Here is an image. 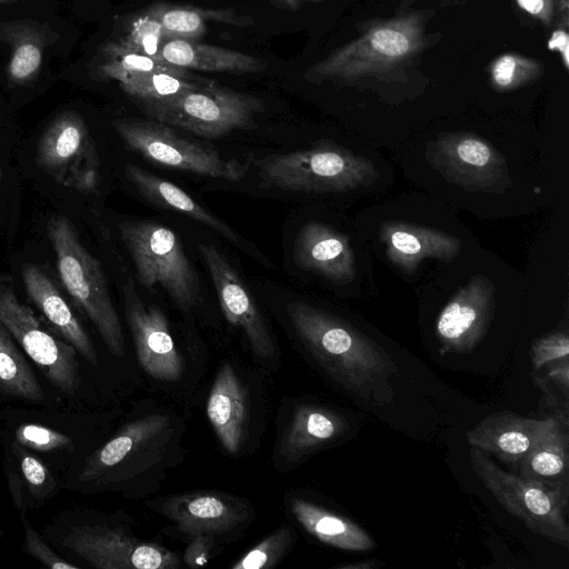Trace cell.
Here are the masks:
<instances>
[{"mask_svg": "<svg viewBox=\"0 0 569 569\" xmlns=\"http://www.w3.org/2000/svg\"><path fill=\"white\" fill-rule=\"evenodd\" d=\"M259 177L269 186L307 193L357 189L378 176L366 158L335 144H318L257 162Z\"/></svg>", "mask_w": 569, "mask_h": 569, "instance_id": "obj_6", "label": "cell"}, {"mask_svg": "<svg viewBox=\"0 0 569 569\" xmlns=\"http://www.w3.org/2000/svg\"><path fill=\"white\" fill-rule=\"evenodd\" d=\"M136 102L151 119L208 139L256 127V117L264 110L262 99L214 81L164 100Z\"/></svg>", "mask_w": 569, "mask_h": 569, "instance_id": "obj_5", "label": "cell"}, {"mask_svg": "<svg viewBox=\"0 0 569 569\" xmlns=\"http://www.w3.org/2000/svg\"><path fill=\"white\" fill-rule=\"evenodd\" d=\"M124 316L130 328L137 359L143 371L162 381H174L182 361L170 335L166 316L157 306L147 305L132 279L122 287Z\"/></svg>", "mask_w": 569, "mask_h": 569, "instance_id": "obj_12", "label": "cell"}, {"mask_svg": "<svg viewBox=\"0 0 569 569\" xmlns=\"http://www.w3.org/2000/svg\"><path fill=\"white\" fill-rule=\"evenodd\" d=\"M379 237L388 259L405 273H415L427 258L453 259L461 242L457 237L440 230L400 221H387L380 227Z\"/></svg>", "mask_w": 569, "mask_h": 569, "instance_id": "obj_20", "label": "cell"}, {"mask_svg": "<svg viewBox=\"0 0 569 569\" xmlns=\"http://www.w3.org/2000/svg\"><path fill=\"white\" fill-rule=\"evenodd\" d=\"M16 440L22 447L39 451H52L70 446L71 439L61 432L44 426L27 423L16 430Z\"/></svg>", "mask_w": 569, "mask_h": 569, "instance_id": "obj_36", "label": "cell"}, {"mask_svg": "<svg viewBox=\"0 0 569 569\" xmlns=\"http://www.w3.org/2000/svg\"><path fill=\"white\" fill-rule=\"evenodd\" d=\"M118 230L142 287L160 286L182 311L199 303L198 274L173 230L149 220H126Z\"/></svg>", "mask_w": 569, "mask_h": 569, "instance_id": "obj_3", "label": "cell"}, {"mask_svg": "<svg viewBox=\"0 0 569 569\" xmlns=\"http://www.w3.org/2000/svg\"><path fill=\"white\" fill-rule=\"evenodd\" d=\"M12 453L17 457L20 472L34 496H44L52 489V479L46 465L22 446H12Z\"/></svg>", "mask_w": 569, "mask_h": 569, "instance_id": "obj_37", "label": "cell"}, {"mask_svg": "<svg viewBox=\"0 0 569 569\" xmlns=\"http://www.w3.org/2000/svg\"><path fill=\"white\" fill-rule=\"evenodd\" d=\"M279 1L290 8H296L299 3V0H279Z\"/></svg>", "mask_w": 569, "mask_h": 569, "instance_id": "obj_45", "label": "cell"}, {"mask_svg": "<svg viewBox=\"0 0 569 569\" xmlns=\"http://www.w3.org/2000/svg\"><path fill=\"white\" fill-rule=\"evenodd\" d=\"M160 20L168 40H194L202 37L207 22H220L237 27L253 23L250 16L239 14L233 9H207L192 6H170L159 2Z\"/></svg>", "mask_w": 569, "mask_h": 569, "instance_id": "obj_28", "label": "cell"}, {"mask_svg": "<svg viewBox=\"0 0 569 569\" xmlns=\"http://www.w3.org/2000/svg\"><path fill=\"white\" fill-rule=\"evenodd\" d=\"M292 543V530L288 527H281L258 545L248 550L232 569H262L273 567L288 551Z\"/></svg>", "mask_w": 569, "mask_h": 569, "instance_id": "obj_34", "label": "cell"}, {"mask_svg": "<svg viewBox=\"0 0 569 569\" xmlns=\"http://www.w3.org/2000/svg\"><path fill=\"white\" fill-rule=\"evenodd\" d=\"M568 34L561 30L553 32L549 41L550 49L560 50L565 58V64L568 67Z\"/></svg>", "mask_w": 569, "mask_h": 569, "instance_id": "obj_43", "label": "cell"}, {"mask_svg": "<svg viewBox=\"0 0 569 569\" xmlns=\"http://www.w3.org/2000/svg\"><path fill=\"white\" fill-rule=\"evenodd\" d=\"M37 163L57 182L92 191L99 181V158L82 117L72 110L57 114L40 137Z\"/></svg>", "mask_w": 569, "mask_h": 569, "instance_id": "obj_8", "label": "cell"}, {"mask_svg": "<svg viewBox=\"0 0 569 569\" xmlns=\"http://www.w3.org/2000/svg\"><path fill=\"white\" fill-rule=\"evenodd\" d=\"M290 509L297 521L322 543L346 551H369L376 547L369 533L350 519L310 501L295 498Z\"/></svg>", "mask_w": 569, "mask_h": 569, "instance_id": "obj_27", "label": "cell"}, {"mask_svg": "<svg viewBox=\"0 0 569 569\" xmlns=\"http://www.w3.org/2000/svg\"><path fill=\"white\" fill-rule=\"evenodd\" d=\"M27 551L43 566L52 569H77L78 566L66 561L53 552L38 536L28 519L21 517Z\"/></svg>", "mask_w": 569, "mask_h": 569, "instance_id": "obj_39", "label": "cell"}, {"mask_svg": "<svg viewBox=\"0 0 569 569\" xmlns=\"http://www.w3.org/2000/svg\"><path fill=\"white\" fill-rule=\"evenodd\" d=\"M123 173L128 181L149 202L188 216L221 234L239 249L254 257L260 263L270 267V261L250 241L173 182L132 163L124 166Z\"/></svg>", "mask_w": 569, "mask_h": 569, "instance_id": "obj_17", "label": "cell"}, {"mask_svg": "<svg viewBox=\"0 0 569 569\" xmlns=\"http://www.w3.org/2000/svg\"><path fill=\"white\" fill-rule=\"evenodd\" d=\"M166 41L168 39L161 24L159 3H154L129 18L119 38L111 42L124 50L161 60L159 51Z\"/></svg>", "mask_w": 569, "mask_h": 569, "instance_id": "obj_32", "label": "cell"}, {"mask_svg": "<svg viewBox=\"0 0 569 569\" xmlns=\"http://www.w3.org/2000/svg\"><path fill=\"white\" fill-rule=\"evenodd\" d=\"M207 416L222 447L231 455L238 453L248 431V407L244 389L230 363H223L216 376Z\"/></svg>", "mask_w": 569, "mask_h": 569, "instance_id": "obj_22", "label": "cell"}, {"mask_svg": "<svg viewBox=\"0 0 569 569\" xmlns=\"http://www.w3.org/2000/svg\"><path fill=\"white\" fill-rule=\"evenodd\" d=\"M469 457L475 473L505 510L531 532L569 547V486L549 487L508 472L476 447H470Z\"/></svg>", "mask_w": 569, "mask_h": 569, "instance_id": "obj_4", "label": "cell"}, {"mask_svg": "<svg viewBox=\"0 0 569 569\" xmlns=\"http://www.w3.org/2000/svg\"><path fill=\"white\" fill-rule=\"evenodd\" d=\"M385 563L379 560H366L360 561L357 563H343L340 566H337L338 569H372V568H380Z\"/></svg>", "mask_w": 569, "mask_h": 569, "instance_id": "obj_44", "label": "cell"}, {"mask_svg": "<svg viewBox=\"0 0 569 569\" xmlns=\"http://www.w3.org/2000/svg\"><path fill=\"white\" fill-rule=\"evenodd\" d=\"M169 426L164 415H151L128 423L88 459L80 479L91 481L151 445Z\"/></svg>", "mask_w": 569, "mask_h": 569, "instance_id": "obj_25", "label": "cell"}, {"mask_svg": "<svg viewBox=\"0 0 569 569\" xmlns=\"http://www.w3.org/2000/svg\"><path fill=\"white\" fill-rule=\"evenodd\" d=\"M97 70L101 78L112 79L119 83L139 74L157 71L172 72L181 76L191 74L188 70L166 61L124 50L111 41L102 47L101 60Z\"/></svg>", "mask_w": 569, "mask_h": 569, "instance_id": "obj_31", "label": "cell"}, {"mask_svg": "<svg viewBox=\"0 0 569 569\" xmlns=\"http://www.w3.org/2000/svg\"><path fill=\"white\" fill-rule=\"evenodd\" d=\"M420 44V28L413 18H402L371 28L308 71V77L351 79L393 67Z\"/></svg>", "mask_w": 569, "mask_h": 569, "instance_id": "obj_10", "label": "cell"}, {"mask_svg": "<svg viewBox=\"0 0 569 569\" xmlns=\"http://www.w3.org/2000/svg\"><path fill=\"white\" fill-rule=\"evenodd\" d=\"M569 356L567 331H556L537 339L531 347V366L539 371L546 365Z\"/></svg>", "mask_w": 569, "mask_h": 569, "instance_id": "obj_38", "label": "cell"}, {"mask_svg": "<svg viewBox=\"0 0 569 569\" xmlns=\"http://www.w3.org/2000/svg\"><path fill=\"white\" fill-rule=\"evenodd\" d=\"M519 6L529 13L548 21L551 17L552 1L551 0H517Z\"/></svg>", "mask_w": 569, "mask_h": 569, "instance_id": "obj_42", "label": "cell"}, {"mask_svg": "<svg viewBox=\"0 0 569 569\" xmlns=\"http://www.w3.org/2000/svg\"><path fill=\"white\" fill-rule=\"evenodd\" d=\"M569 421L553 416L547 431L518 465V475L549 486L568 487Z\"/></svg>", "mask_w": 569, "mask_h": 569, "instance_id": "obj_26", "label": "cell"}, {"mask_svg": "<svg viewBox=\"0 0 569 569\" xmlns=\"http://www.w3.org/2000/svg\"><path fill=\"white\" fill-rule=\"evenodd\" d=\"M160 511L191 537L230 531L248 517L243 501L218 492L173 496L161 503Z\"/></svg>", "mask_w": 569, "mask_h": 569, "instance_id": "obj_18", "label": "cell"}, {"mask_svg": "<svg viewBox=\"0 0 569 569\" xmlns=\"http://www.w3.org/2000/svg\"><path fill=\"white\" fill-rule=\"evenodd\" d=\"M0 390L24 400L43 399L42 388L12 336L0 323Z\"/></svg>", "mask_w": 569, "mask_h": 569, "instance_id": "obj_30", "label": "cell"}, {"mask_svg": "<svg viewBox=\"0 0 569 569\" xmlns=\"http://www.w3.org/2000/svg\"><path fill=\"white\" fill-rule=\"evenodd\" d=\"M541 369H545V376L533 375L532 380L538 387L557 388L566 399L569 392V359L563 358L552 361ZM540 369V370H541Z\"/></svg>", "mask_w": 569, "mask_h": 569, "instance_id": "obj_40", "label": "cell"}, {"mask_svg": "<svg viewBox=\"0 0 569 569\" xmlns=\"http://www.w3.org/2000/svg\"><path fill=\"white\" fill-rule=\"evenodd\" d=\"M492 80L500 89H512L535 77L539 68L535 61L515 54H503L492 66Z\"/></svg>", "mask_w": 569, "mask_h": 569, "instance_id": "obj_35", "label": "cell"}, {"mask_svg": "<svg viewBox=\"0 0 569 569\" xmlns=\"http://www.w3.org/2000/svg\"><path fill=\"white\" fill-rule=\"evenodd\" d=\"M286 309L300 341L335 381L366 401L385 400L383 388L398 368L382 347L307 302L295 300Z\"/></svg>", "mask_w": 569, "mask_h": 569, "instance_id": "obj_1", "label": "cell"}, {"mask_svg": "<svg viewBox=\"0 0 569 569\" xmlns=\"http://www.w3.org/2000/svg\"><path fill=\"white\" fill-rule=\"evenodd\" d=\"M159 57L178 68L206 72L257 73L267 67L263 60L248 53L184 39L166 41Z\"/></svg>", "mask_w": 569, "mask_h": 569, "instance_id": "obj_24", "label": "cell"}, {"mask_svg": "<svg viewBox=\"0 0 569 569\" xmlns=\"http://www.w3.org/2000/svg\"><path fill=\"white\" fill-rule=\"evenodd\" d=\"M112 127L128 149L164 167L238 181L250 166L249 161L226 159L211 146L187 139L173 127L153 119L118 118Z\"/></svg>", "mask_w": 569, "mask_h": 569, "instance_id": "obj_7", "label": "cell"}, {"mask_svg": "<svg viewBox=\"0 0 569 569\" xmlns=\"http://www.w3.org/2000/svg\"><path fill=\"white\" fill-rule=\"evenodd\" d=\"M63 543L99 569H176L180 566L178 556L171 550L132 538L120 529L74 527Z\"/></svg>", "mask_w": 569, "mask_h": 569, "instance_id": "obj_11", "label": "cell"}, {"mask_svg": "<svg viewBox=\"0 0 569 569\" xmlns=\"http://www.w3.org/2000/svg\"><path fill=\"white\" fill-rule=\"evenodd\" d=\"M47 231L67 292L91 320L110 352L123 357L124 337L120 318L99 260L83 246L67 217H51Z\"/></svg>", "mask_w": 569, "mask_h": 569, "instance_id": "obj_2", "label": "cell"}, {"mask_svg": "<svg viewBox=\"0 0 569 569\" xmlns=\"http://www.w3.org/2000/svg\"><path fill=\"white\" fill-rule=\"evenodd\" d=\"M493 286L482 276L460 288L439 313L436 335L439 352L466 353L482 340L491 320Z\"/></svg>", "mask_w": 569, "mask_h": 569, "instance_id": "obj_15", "label": "cell"}, {"mask_svg": "<svg viewBox=\"0 0 569 569\" xmlns=\"http://www.w3.org/2000/svg\"><path fill=\"white\" fill-rule=\"evenodd\" d=\"M350 425L339 412L317 405L299 406L283 433L280 455L297 462L343 436Z\"/></svg>", "mask_w": 569, "mask_h": 569, "instance_id": "obj_23", "label": "cell"}, {"mask_svg": "<svg viewBox=\"0 0 569 569\" xmlns=\"http://www.w3.org/2000/svg\"><path fill=\"white\" fill-rule=\"evenodd\" d=\"M296 264L320 274L335 284H345L356 276L355 252L348 237L318 221L305 223L293 243Z\"/></svg>", "mask_w": 569, "mask_h": 569, "instance_id": "obj_19", "label": "cell"}, {"mask_svg": "<svg viewBox=\"0 0 569 569\" xmlns=\"http://www.w3.org/2000/svg\"><path fill=\"white\" fill-rule=\"evenodd\" d=\"M26 292L54 331L71 345L87 361L96 366L94 347L56 284L36 264H24L21 271Z\"/></svg>", "mask_w": 569, "mask_h": 569, "instance_id": "obj_21", "label": "cell"}, {"mask_svg": "<svg viewBox=\"0 0 569 569\" xmlns=\"http://www.w3.org/2000/svg\"><path fill=\"white\" fill-rule=\"evenodd\" d=\"M211 81L210 79L198 78L192 73L181 76L157 71L129 78L119 84L134 101H153L176 97Z\"/></svg>", "mask_w": 569, "mask_h": 569, "instance_id": "obj_33", "label": "cell"}, {"mask_svg": "<svg viewBox=\"0 0 569 569\" xmlns=\"http://www.w3.org/2000/svg\"><path fill=\"white\" fill-rule=\"evenodd\" d=\"M0 323L53 386L67 395L77 391L80 378L76 349L52 336L6 284H0Z\"/></svg>", "mask_w": 569, "mask_h": 569, "instance_id": "obj_9", "label": "cell"}, {"mask_svg": "<svg viewBox=\"0 0 569 569\" xmlns=\"http://www.w3.org/2000/svg\"><path fill=\"white\" fill-rule=\"evenodd\" d=\"M200 251L226 319L242 330L259 358L273 357L276 347L267 322L236 268L211 243L200 244Z\"/></svg>", "mask_w": 569, "mask_h": 569, "instance_id": "obj_13", "label": "cell"}, {"mask_svg": "<svg viewBox=\"0 0 569 569\" xmlns=\"http://www.w3.org/2000/svg\"><path fill=\"white\" fill-rule=\"evenodd\" d=\"M0 37L12 47L8 77L14 83H27L38 74L44 50L46 38L41 27L29 21L1 24Z\"/></svg>", "mask_w": 569, "mask_h": 569, "instance_id": "obj_29", "label": "cell"}, {"mask_svg": "<svg viewBox=\"0 0 569 569\" xmlns=\"http://www.w3.org/2000/svg\"><path fill=\"white\" fill-rule=\"evenodd\" d=\"M214 547V536L196 535L186 548L183 561L188 567H199L209 561Z\"/></svg>", "mask_w": 569, "mask_h": 569, "instance_id": "obj_41", "label": "cell"}, {"mask_svg": "<svg viewBox=\"0 0 569 569\" xmlns=\"http://www.w3.org/2000/svg\"><path fill=\"white\" fill-rule=\"evenodd\" d=\"M552 420L551 415L537 419L511 411L493 412L468 430L466 438L470 447L518 467Z\"/></svg>", "mask_w": 569, "mask_h": 569, "instance_id": "obj_16", "label": "cell"}, {"mask_svg": "<svg viewBox=\"0 0 569 569\" xmlns=\"http://www.w3.org/2000/svg\"><path fill=\"white\" fill-rule=\"evenodd\" d=\"M17 0H0V3H11V2H14Z\"/></svg>", "mask_w": 569, "mask_h": 569, "instance_id": "obj_46", "label": "cell"}, {"mask_svg": "<svg viewBox=\"0 0 569 569\" xmlns=\"http://www.w3.org/2000/svg\"><path fill=\"white\" fill-rule=\"evenodd\" d=\"M428 160L448 180L467 189H489L507 174L503 157L486 140L445 133L428 148Z\"/></svg>", "mask_w": 569, "mask_h": 569, "instance_id": "obj_14", "label": "cell"}]
</instances>
